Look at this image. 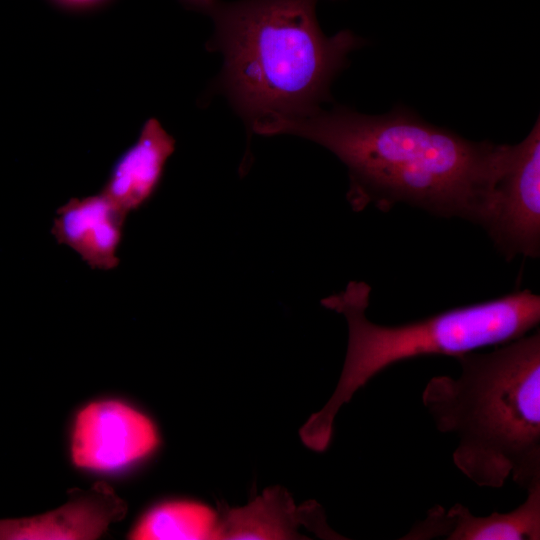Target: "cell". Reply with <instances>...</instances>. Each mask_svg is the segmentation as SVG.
Instances as JSON below:
<instances>
[{"label": "cell", "mask_w": 540, "mask_h": 540, "mask_svg": "<svg viewBox=\"0 0 540 540\" xmlns=\"http://www.w3.org/2000/svg\"><path fill=\"white\" fill-rule=\"evenodd\" d=\"M278 134L305 138L337 156L348 169L347 200L356 212L405 203L485 230L511 149L465 139L402 106L384 115L319 107L275 125L268 136Z\"/></svg>", "instance_id": "6da1fadb"}, {"label": "cell", "mask_w": 540, "mask_h": 540, "mask_svg": "<svg viewBox=\"0 0 540 540\" xmlns=\"http://www.w3.org/2000/svg\"><path fill=\"white\" fill-rule=\"evenodd\" d=\"M127 214L102 192L72 198L57 209L51 233L91 269L108 271L120 264L117 252Z\"/></svg>", "instance_id": "9c48e42d"}, {"label": "cell", "mask_w": 540, "mask_h": 540, "mask_svg": "<svg viewBox=\"0 0 540 540\" xmlns=\"http://www.w3.org/2000/svg\"><path fill=\"white\" fill-rule=\"evenodd\" d=\"M219 517L193 501L160 503L141 516L128 535L132 540L217 539Z\"/></svg>", "instance_id": "7c38bea8"}, {"label": "cell", "mask_w": 540, "mask_h": 540, "mask_svg": "<svg viewBox=\"0 0 540 540\" xmlns=\"http://www.w3.org/2000/svg\"><path fill=\"white\" fill-rule=\"evenodd\" d=\"M69 493V500L53 511L0 520V540H92L126 515L127 504L104 482Z\"/></svg>", "instance_id": "52a82bcc"}, {"label": "cell", "mask_w": 540, "mask_h": 540, "mask_svg": "<svg viewBox=\"0 0 540 540\" xmlns=\"http://www.w3.org/2000/svg\"><path fill=\"white\" fill-rule=\"evenodd\" d=\"M64 4L72 5V6H84L89 5L95 2H98L99 0H58Z\"/></svg>", "instance_id": "4fadbf2b"}, {"label": "cell", "mask_w": 540, "mask_h": 540, "mask_svg": "<svg viewBox=\"0 0 540 540\" xmlns=\"http://www.w3.org/2000/svg\"><path fill=\"white\" fill-rule=\"evenodd\" d=\"M159 444L149 417L118 400L95 401L76 415L71 459L82 469L114 471L150 455Z\"/></svg>", "instance_id": "8992f818"}, {"label": "cell", "mask_w": 540, "mask_h": 540, "mask_svg": "<svg viewBox=\"0 0 540 540\" xmlns=\"http://www.w3.org/2000/svg\"><path fill=\"white\" fill-rule=\"evenodd\" d=\"M217 539H307L303 526L323 539H342L326 523L321 506L309 501L295 506L282 487L267 489L248 505L221 511Z\"/></svg>", "instance_id": "30bf717a"}, {"label": "cell", "mask_w": 540, "mask_h": 540, "mask_svg": "<svg viewBox=\"0 0 540 540\" xmlns=\"http://www.w3.org/2000/svg\"><path fill=\"white\" fill-rule=\"evenodd\" d=\"M182 1L212 19L208 46L223 56L218 85L263 136L329 101L348 54L365 44L350 30L326 36L316 17L320 0Z\"/></svg>", "instance_id": "7a4b0ae2"}, {"label": "cell", "mask_w": 540, "mask_h": 540, "mask_svg": "<svg viewBox=\"0 0 540 540\" xmlns=\"http://www.w3.org/2000/svg\"><path fill=\"white\" fill-rule=\"evenodd\" d=\"M526 491L525 501L517 508L489 516H475L460 503L448 510L436 505L401 539L539 540L540 483Z\"/></svg>", "instance_id": "ba28073f"}, {"label": "cell", "mask_w": 540, "mask_h": 540, "mask_svg": "<svg viewBox=\"0 0 540 540\" xmlns=\"http://www.w3.org/2000/svg\"><path fill=\"white\" fill-rule=\"evenodd\" d=\"M455 358L459 377H432L422 393L436 428L458 439L454 464L481 487L501 488L510 476L525 490L539 484V329Z\"/></svg>", "instance_id": "3957f363"}, {"label": "cell", "mask_w": 540, "mask_h": 540, "mask_svg": "<svg viewBox=\"0 0 540 540\" xmlns=\"http://www.w3.org/2000/svg\"><path fill=\"white\" fill-rule=\"evenodd\" d=\"M486 231L507 260L540 255L539 117L525 139L511 145Z\"/></svg>", "instance_id": "5b68a950"}, {"label": "cell", "mask_w": 540, "mask_h": 540, "mask_svg": "<svg viewBox=\"0 0 540 540\" xmlns=\"http://www.w3.org/2000/svg\"><path fill=\"white\" fill-rule=\"evenodd\" d=\"M175 140L156 119H149L140 136L116 162L102 193L129 213L146 203L157 189Z\"/></svg>", "instance_id": "8fae6325"}, {"label": "cell", "mask_w": 540, "mask_h": 540, "mask_svg": "<svg viewBox=\"0 0 540 540\" xmlns=\"http://www.w3.org/2000/svg\"><path fill=\"white\" fill-rule=\"evenodd\" d=\"M371 287L351 281L345 290L321 300L342 314L348 325V346L333 395L300 430L303 443L324 451L339 409L371 378L397 362L424 355H458L502 345L535 329L540 322V296L525 289L415 322L386 326L366 316Z\"/></svg>", "instance_id": "277c9868"}]
</instances>
